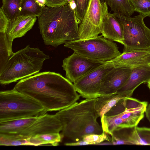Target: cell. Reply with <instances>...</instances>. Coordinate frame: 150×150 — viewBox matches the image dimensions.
Returning a JSON list of instances; mask_svg holds the SVG:
<instances>
[{
  "instance_id": "6da1fadb",
  "label": "cell",
  "mask_w": 150,
  "mask_h": 150,
  "mask_svg": "<svg viewBox=\"0 0 150 150\" xmlns=\"http://www.w3.org/2000/svg\"><path fill=\"white\" fill-rule=\"evenodd\" d=\"M13 88L37 101L47 111L67 108L80 96L69 80L59 73L49 71L21 80Z\"/></svg>"
},
{
  "instance_id": "7a4b0ae2",
  "label": "cell",
  "mask_w": 150,
  "mask_h": 150,
  "mask_svg": "<svg viewBox=\"0 0 150 150\" xmlns=\"http://www.w3.org/2000/svg\"><path fill=\"white\" fill-rule=\"evenodd\" d=\"M73 1L57 7L44 6L38 17L40 33L44 43L54 47L79 39V24Z\"/></svg>"
},
{
  "instance_id": "3957f363",
  "label": "cell",
  "mask_w": 150,
  "mask_h": 150,
  "mask_svg": "<svg viewBox=\"0 0 150 150\" xmlns=\"http://www.w3.org/2000/svg\"><path fill=\"white\" fill-rule=\"evenodd\" d=\"M96 99L86 98L76 102L55 114L62 125V140L76 142L82 140L86 135L103 133L101 126L97 121L99 116L95 108Z\"/></svg>"
},
{
  "instance_id": "277c9868",
  "label": "cell",
  "mask_w": 150,
  "mask_h": 150,
  "mask_svg": "<svg viewBox=\"0 0 150 150\" xmlns=\"http://www.w3.org/2000/svg\"><path fill=\"white\" fill-rule=\"evenodd\" d=\"M50 58L38 48L27 45L13 53L0 70V83L6 85L39 73L44 61Z\"/></svg>"
},
{
  "instance_id": "5b68a950",
  "label": "cell",
  "mask_w": 150,
  "mask_h": 150,
  "mask_svg": "<svg viewBox=\"0 0 150 150\" xmlns=\"http://www.w3.org/2000/svg\"><path fill=\"white\" fill-rule=\"evenodd\" d=\"M47 112L37 101L13 88L0 92V122L39 116Z\"/></svg>"
},
{
  "instance_id": "8992f818",
  "label": "cell",
  "mask_w": 150,
  "mask_h": 150,
  "mask_svg": "<svg viewBox=\"0 0 150 150\" xmlns=\"http://www.w3.org/2000/svg\"><path fill=\"white\" fill-rule=\"evenodd\" d=\"M62 125L55 115L41 116L0 122V134L30 137L38 134L59 133Z\"/></svg>"
},
{
  "instance_id": "52a82bcc",
  "label": "cell",
  "mask_w": 150,
  "mask_h": 150,
  "mask_svg": "<svg viewBox=\"0 0 150 150\" xmlns=\"http://www.w3.org/2000/svg\"><path fill=\"white\" fill-rule=\"evenodd\" d=\"M113 14L122 27L123 52L150 50V29L144 23L145 16L140 14L133 17L116 13Z\"/></svg>"
},
{
  "instance_id": "ba28073f",
  "label": "cell",
  "mask_w": 150,
  "mask_h": 150,
  "mask_svg": "<svg viewBox=\"0 0 150 150\" xmlns=\"http://www.w3.org/2000/svg\"><path fill=\"white\" fill-rule=\"evenodd\" d=\"M125 98L120 100L100 118L103 130L108 134L110 135L121 128L137 126L144 116L147 102L137 107L126 108Z\"/></svg>"
},
{
  "instance_id": "9c48e42d",
  "label": "cell",
  "mask_w": 150,
  "mask_h": 150,
  "mask_svg": "<svg viewBox=\"0 0 150 150\" xmlns=\"http://www.w3.org/2000/svg\"><path fill=\"white\" fill-rule=\"evenodd\" d=\"M64 46L89 59L106 62L121 53L116 44L103 35L68 41Z\"/></svg>"
},
{
  "instance_id": "30bf717a",
  "label": "cell",
  "mask_w": 150,
  "mask_h": 150,
  "mask_svg": "<svg viewBox=\"0 0 150 150\" xmlns=\"http://www.w3.org/2000/svg\"><path fill=\"white\" fill-rule=\"evenodd\" d=\"M108 13V8L105 2L101 0H90L79 27V39L95 37L101 33L103 23Z\"/></svg>"
},
{
  "instance_id": "8fae6325",
  "label": "cell",
  "mask_w": 150,
  "mask_h": 150,
  "mask_svg": "<svg viewBox=\"0 0 150 150\" xmlns=\"http://www.w3.org/2000/svg\"><path fill=\"white\" fill-rule=\"evenodd\" d=\"M105 62L89 59L74 52L63 60L62 67L66 72L65 77L74 83Z\"/></svg>"
},
{
  "instance_id": "7c38bea8",
  "label": "cell",
  "mask_w": 150,
  "mask_h": 150,
  "mask_svg": "<svg viewBox=\"0 0 150 150\" xmlns=\"http://www.w3.org/2000/svg\"><path fill=\"white\" fill-rule=\"evenodd\" d=\"M113 68L104 64L84 76L74 83L76 91L86 99L100 97L99 92L102 80Z\"/></svg>"
},
{
  "instance_id": "4fadbf2b",
  "label": "cell",
  "mask_w": 150,
  "mask_h": 150,
  "mask_svg": "<svg viewBox=\"0 0 150 150\" xmlns=\"http://www.w3.org/2000/svg\"><path fill=\"white\" fill-rule=\"evenodd\" d=\"M105 64L113 67L142 68L150 67V50L123 52Z\"/></svg>"
},
{
  "instance_id": "5bb4252c",
  "label": "cell",
  "mask_w": 150,
  "mask_h": 150,
  "mask_svg": "<svg viewBox=\"0 0 150 150\" xmlns=\"http://www.w3.org/2000/svg\"><path fill=\"white\" fill-rule=\"evenodd\" d=\"M131 71L130 68L114 67L102 80L99 92L100 96L117 93L128 79Z\"/></svg>"
},
{
  "instance_id": "9a60e30c",
  "label": "cell",
  "mask_w": 150,
  "mask_h": 150,
  "mask_svg": "<svg viewBox=\"0 0 150 150\" xmlns=\"http://www.w3.org/2000/svg\"><path fill=\"white\" fill-rule=\"evenodd\" d=\"M150 81V67L132 68L128 79L117 93L125 97H131L137 87L143 83H148Z\"/></svg>"
},
{
  "instance_id": "2e32d148",
  "label": "cell",
  "mask_w": 150,
  "mask_h": 150,
  "mask_svg": "<svg viewBox=\"0 0 150 150\" xmlns=\"http://www.w3.org/2000/svg\"><path fill=\"white\" fill-rule=\"evenodd\" d=\"M101 33L106 39L124 44L122 26L113 13L108 12L106 16L103 23Z\"/></svg>"
},
{
  "instance_id": "e0dca14e",
  "label": "cell",
  "mask_w": 150,
  "mask_h": 150,
  "mask_svg": "<svg viewBox=\"0 0 150 150\" xmlns=\"http://www.w3.org/2000/svg\"><path fill=\"white\" fill-rule=\"evenodd\" d=\"M36 20V17L20 15L10 21L7 34L13 40L22 37L32 29Z\"/></svg>"
},
{
  "instance_id": "ac0fdd59",
  "label": "cell",
  "mask_w": 150,
  "mask_h": 150,
  "mask_svg": "<svg viewBox=\"0 0 150 150\" xmlns=\"http://www.w3.org/2000/svg\"><path fill=\"white\" fill-rule=\"evenodd\" d=\"M136 127H124L113 131L110 135L112 144L137 145L135 136Z\"/></svg>"
},
{
  "instance_id": "d6986e66",
  "label": "cell",
  "mask_w": 150,
  "mask_h": 150,
  "mask_svg": "<svg viewBox=\"0 0 150 150\" xmlns=\"http://www.w3.org/2000/svg\"><path fill=\"white\" fill-rule=\"evenodd\" d=\"M125 98L119 94L115 93L100 96L97 98L95 108L99 117H101L120 100Z\"/></svg>"
},
{
  "instance_id": "ffe728a7",
  "label": "cell",
  "mask_w": 150,
  "mask_h": 150,
  "mask_svg": "<svg viewBox=\"0 0 150 150\" xmlns=\"http://www.w3.org/2000/svg\"><path fill=\"white\" fill-rule=\"evenodd\" d=\"M13 40L7 33H0V70L14 53L12 50Z\"/></svg>"
},
{
  "instance_id": "44dd1931",
  "label": "cell",
  "mask_w": 150,
  "mask_h": 150,
  "mask_svg": "<svg viewBox=\"0 0 150 150\" xmlns=\"http://www.w3.org/2000/svg\"><path fill=\"white\" fill-rule=\"evenodd\" d=\"M106 3L114 13L130 16L135 12L129 0H101Z\"/></svg>"
},
{
  "instance_id": "7402d4cb",
  "label": "cell",
  "mask_w": 150,
  "mask_h": 150,
  "mask_svg": "<svg viewBox=\"0 0 150 150\" xmlns=\"http://www.w3.org/2000/svg\"><path fill=\"white\" fill-rule=\"evenodd\" d=\"M62 141L59 133H49L38 134L31 137L30 142L32 146L49 144L57 146Z\"/></svg>"
},
{
  "instance_id": "603a6c76",
  "label": "cell",
  "mask_w": 150,
  "mask_h": 150,
  "mask_svg": "<svg viewBox=\"0 0 150 150\" xmlns=\"http://www.w3.org/2000/svg\"><path fill=\"white\" fill-rule=\"evenodd\" d=\"M107 134L103 131L100 134H91L84 136L82 140L74 142L66 143V146H80L87 145H95L98 144L105 141L111 142V137H110Z\"/></svg>"
},
{
  "instance_id": "cb8c5ba5",
  "label": "cell",
  "mask_w": 150,
  "mask_h": 150,
  "mask_svg": "<svg viewBox=\"0 0 150 150\" xmlns=\"http://www.w3.org/2000/svg\"><path fill=\"white\" fill-rule=\"evenodd\" d=\"M42 11V7L38 5L35 0H21L20 16L38 17Z\"/></svg>"
},
{
  "instance_id": "d4e9b609",
  "label": "cell",
  "mask_w": 150,
  "mask_h": 150,
  "mask_svg": "<svg viewBox=\"0 0 150 150\" xmlns=\"http://www.w3.org/2000/svg\"><path fill=\"white\" fill-rule=\"evenodd\" d=\"M1 7L4 12L10 21L20 15L21 0H2Z\"/></svg>"
},
{
  "instance_id": "484cf974",
  "label": "cell",
  "mask_w": 150,
  "mask_h": 150,
  "mask_svg": "<svg viewBox=\"0 0 150 150\" xmlns=\"http://www.w3.org/2000/svg\"><path fill=\"white\" fill-rule=\"evenodd\" d=\"M30 138L17 135L0 134V145H30Z\"/></svg>"
},
{
  "instance_id": "4316f807",
  "label": "cell",
  "mask_w": 150,
  "mask_h": 150,
  "mask_svg": "<svg viewBox=\"0 0 150 150\" xmlns=\"http://www.w3.org/2000/svg\"><path fill=\"white\" fill-rule=\"evenodd\" d=\"M134 11L150 17V0H129Z\"/></svg>"
},
{
  "instance_id": "83f0119b",
  "label": "cell",
  "mask_w": 150,
  "mask_h": 150,
  "mask_svg": "<svg viewBox=\"0 0 150 150\" xmlns=\"http://www.w3.org/2000/svg\"><path fill=\"white\" fill-rule=\"evenodd\" d=\"M135 135L137 145H150V128L136 126Z\"/></svg>"
},
{
  "instance_id": "f1b7e54d",
  "label": "cell",
  "mask_w": 150,
  "mask_h": 150,
  "mask_svg": "<svg viewBox=\"0 0 150 150\" xmlns=\"http://www.w3.org/2000/svg\"><path fill=\"white\" fill-rule=\"evenodd\" d=\"M75 4L74 10L76 16L80 23L82 20L88 8L90 0H70Z\"/></svg>"
},
{
  "instance_id": "f546056e",
  "label": "cell",
  "mask_w": 150,
  "mask_h": 150,
  "mask_svg": "<svg viewBox=\"0 0 150 150\" xmlns=\"http://www.w3.org/2000/svg\"><path fill=\"white\" fill-rule=\"evenodd\" d=\"M10 20L1 8H0V33H6Z\"/></svg>"
},
{
  "instance_id": "4dcf8cb0",
  "label": "cell",
  "mask_w": 150,
  "mask_h": 150,
  "mask_svg": "<svg viewBox=\"0 0 150 150\" xmlns=\"http://www.w3.org/2000/svg\"><path fill=\"white\" fill-rule=\"evenodd\" d=\"M70 0H46V6L48 7H57L67 4Z\"/></svg>"
},
{
  "instance_id": "1f68e13d",
  "label": "cell",
  "mask_w": 150,
  "mask_h": 150,
  "mask_svg": "<svg viewBox=\"0 0 150 150\" xmlns=\"http://www.w3.org/2000/svg\"><path fill=\"white\" fill-rule=\"evenodd\" d=\"M145 112L146 117L150 123V103L147 106Z\"/></svg>"
},
{
  "instance_id": "d6a6232c",
  "label": "cell",
  "mask_w": 150,
  "mask_h": 150,
  "mask_svg": "<svg viewBox=\"0 0 150 150\" xmlns=\"http://www.w3.org/2000/svg\"><path fill=\"white\" fill-rule=\"evenodd\" d=\"M38 5L42 7L46 6V0H35Z\"/></svg>"
},
{
  "instance_id": "836d02e7",
  "label": "cell",
  "mask_w": 150,
  "mask_h": 150,
  "mask_svg": "<svg viewBox=\"0 0 150 150\" xmlns=\"http://www.w3.org/2000/svg\"><path fill=\"white\" fill-rule=\"evenodd\" d=\"M148 87L149 88V89L150 90V81L148 83Z\"/></svg>"
}]
</instances>
